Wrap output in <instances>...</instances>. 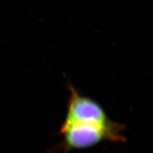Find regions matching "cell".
<instances>
[{
  "instance_id": "2",
  "label": "cell",
  "mask_w": 153,
  "mask_h": 153,
  "mask_svg": "<svg viewBox=\"0 0 153 153\" xmlns=\"http://www.w3.org/2000/svg\"><path fill=\"white\" fill-rule=\"evenodd\" d=\"M69 97L67 112L63 123L78 120L111 121L103 108L95 100L82 95L71 83L68 85Z\"/></svg>"
},
{
  "instance_id": "1",
  "label": "cell",
  "mask_w": 153,
  "mask_h": 153,
  "mask_svg": "<svg viewBox=\"0 0 153 153\" xmlns=\"http://www.w3.org/2000/svg\"><path fill=\"white\" fill-rule=\"evenodd\" d=\"M126 126L111 120L102 123L93 120H78L62 123L60 133L62 140L57 146L63 153L73 150L90 148L101 142H126Z\"/></svg>"
}]
</instances>
